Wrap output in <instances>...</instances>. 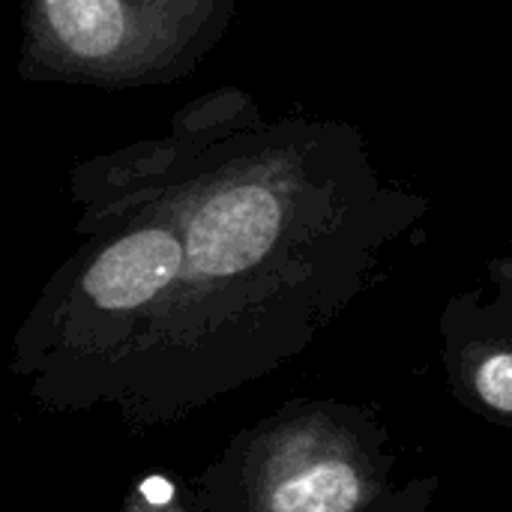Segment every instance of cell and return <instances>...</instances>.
<instances>
[{
  "instance_id": "1",
  "label": "cell",
  "mask_w": 512,
  "mask_h": 512,
  "mask_svg": "<svg viewBox=\"0 0 512 512\" xmlns=\"http://www.w3.org/2000/svg\"><path fill=\"white\" fill-rule=\"evenodd\" d=\"M114 153L171 219L180 264L63 414L108 408L135 432L297 360L429 213L423 192L381 174L354 123L270 117L240 87L189 99L165 132Z\"/></svg>"
},
{
  "instance_id": "2",
  "label": "cell",
  "mask_w": 512,
  "mask_h": 512,
  "mask_svg": "<svg viewBox=\"0 0 512 512\" xmlns=\"http://www.w3.org/2000/svg\"><path fill=\"white\" fill-rule=\"evenodd\" d=\"M381 417L354 402L294 399L237 432L186 492L189 512H369L396 486Z\"/></svg>"
},
{
  "instance_id": "3",
  "label": "cell",
  "mask_w": 512,
  "mask_h": 512,
  "mask_svg": "<svg viewBox=\"0 0 512 512\" xmlns=\"http://www.w3.org/2000/svg\"><path fill=\"white\" fill-rule=\"evenodd\" d=\"M237 0H21L27 84L156 87L192 75L222 42Z\"/></svg>"
},
{
  "instance_id": "4",
  "label": "cell",
  "mask_w": 512,
  "mask_h": 512,
  "mask_svg": "<svg viewBox=\"0 0 512 512\" xmlns=\"http://www.w3.org/2000/svg\"><path fill=\"white\" fill-rule=\"evenodd\" d=\"M447 387L462 408L512 432V300L495 285L447 300L441 321Z\"/></svg>"
},
{
  "instance_id": "5",
  "label": "cell",
  "mask_w": 512,
  "mask_h": 512,
  "mask_svg": "<svg viewBox=\"0 0 512 512\" xmlns=\"http://www.w3.org/2000/svg\"><path fill=\"white\" fill-rule=\"evenodd\" d=\"M120 512H189V501L165 477H150L123 498Z\"/></svg>"
},
{
  "instance_id": "6",
  "label": "cell",
  "mask_w": 512,
  "mask_h": 512,
  "mask_svg": "<svg viewBox=\"0 0 512 512\" xmlns=\"http://www.w3.org/2000/svg\"><path fill=\"white\" fill-rule=\"evenodd\" d=\"M441 480L435 474L408 480L405 486H396L375 510L369 512H429L438 498Z\"/></svg>"
},
{
  "instance_id": "7",
  "label": "cell",
  "mask_w": 512,
  "mask_h": 512,
  "mask_svg": "<svg viewBox=\"0 0 512 512\" xmlns=\"http://www.w3.org/2000/svg\"><path fill=\"white\" fill-rule=\"evenodd\" d=\"M489 282H495L512 300V237L507 240V249L489 261Z\"/></svg>"
}]
</instances>
